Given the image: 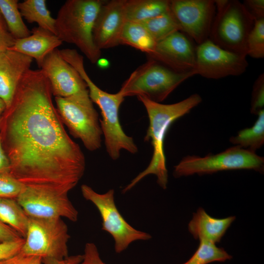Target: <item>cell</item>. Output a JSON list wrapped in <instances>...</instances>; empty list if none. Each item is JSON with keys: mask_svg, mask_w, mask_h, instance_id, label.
<instances>
[{"mask_svg": "<svg viewBox=\"0 0 264 264\" xmlns=\"http://www.w3.org/2000/svg\"><path fill=\"white\" fill-rule=\"evenodd\" d=\"M74 67L86 82L91 100L101 110L102 119L100 124L109 156L112 160L118 159L122 150L132 154L136 153V145L132 137L125 133L119 121V110L125 97L119 91L110 93L97 87L88 75L83 62H77Z\"/></svg>", "mask_w": 264, "mask_h": 264, "instance_id": "obj_4", "label": "cell"}, {"mask_svg": "<svg viewBox=\"0 0 264 264\" xmlns=\"http://www.w3.org/2000/svg\"><path fill=\"white\" fill-rule=\"evenodd\" d=\"M22 238L14 229L0 221V242L16 241Z\"/></svg>", "mask_w": 264, "mask_h": 264, "instance_id": "obj_35", "label": "cell"}, {"mask_svg": "<svg viewBox=\"0 0 264 264\" xmlns=\"http://www.w3.org/2000/svg\"><path fill=\"white\" fill-rule=\"evenodd\" d=\"M170 10L181 31L198 45L209 39L216 7L213 0H171Z\"/></svg>", "mask_w": 264, "mask_h": 264, "instance_id": "obj_12", "label": "cell"}, {"mask_svg": "<svg viewBox=\"0 0 264 264\" xmlns=\"http://www.w3.org/2000/svg\"><path fill=\"white\" fill-rule=\"evenodd\" d=\"M83 197L93 203L98 209L102 220V229L114 239V249L117 253L126 250L134 241L148 240L152 236L148 233L134 228L119 213L114 202V191L110 189L104 194H99L90 186L81 187Z\"/></svg>", "mask_w": 264, "mask_h": 264, "instance_id": "obj_10", "label": "cell"}, {"mask_svg": "<svg viewBox=\"0 0 264 264\" xmlns=\"http://www.w3.org/2000/svg\"><path fill=\"white\" fill-rule=\"evenodd\" d=\"M83 260V255H76L68 256L62 260H57L50 258H43L44 264H80Z\"/></svg>", "mask_w": 264, "mask_h": 264, "instance_id": "obj_37", "label": "cell"}, {"mask_svg": "<svg viewBox=\"0 0 264 264\" xmlns=\"http://www.w3.org/2000/svg\"><path fill=\"white\" fill-rule=\"evenodd\" d=\"M33 59L8 49L0 53V98L8 108L24 74L30 69Z\"/></svg>", "mask_w": 264, "mask_h": 264, "instance_id": "obj_17", "label": "cell"}, {"mask_svg": "<svg viewBox=\"0 0 264 264\" xmlns=\"http://www.w3.org/2000/svg\"><path fill=\"white\" fill-rule=\"evenodd\" d=\"M6 261L7 264H44L41 257L25 255L20 252Z\"/></svg>", "mask_w": 264, "mask_h": 264, "instance_id": "obj_36", "label": "cell"}, {"mask_svg": "<svg viewBox=\"0 0 264 264\" xmlns=\"http://www.w3.org/2000/svg\"><path fill=\"white\" fill-rule=\"evenodd\" d=\"M119 44L131 46L150 55L154 52L156 42L141 23L126 22Z\"/></svg>", "mask_w": 264, "mask_h": 264, "instance_id": "obj_21", "label": "cell"}, {"mask_svg": "<svg viewBox=\"0 0 264 264\" xmlns=\"http://www.w3.org/2000/svg\"><path fill=\"white\" fill-rule=\"evenodd\" d=\"M24 239L0 242V261H6L18 254L24 243Z\"/></svg>", "mask_w": 264, "mask_h": 264, "instance_id": "obj_31", "label": "cell"}, {"mask_svg": "<svg viewBox=\"0 0 264 264\" xmlns=\"http://www.w3.org/2000/svg\"><path fill=\"white\" fill-rule=\"evenodd\" d=\"M247 169L261 173L264 171V158L255 153L235 146L216 154L204 157L187 155L174 167L176 177L194 174H211L219 171Z\"/></svg>", "mask_w": 264, "mask_h": 264, "instance_id": "obj_8", "label": "cell"}, {"mask_svg": "<svg viewBox=\"0 0 264 264\" xmlns=\"http://www.w3.org/2000/svg\"><path fill=\"white\" fill-rule=\"evenodd\" d=\"M235 216L218 219L209 215L202 207L194 213L188 228L194 239L216 244L219 242L228 228L235 220Z\"/></svg>", "mask_w": 264, "mask_h": 264, "instance_id": "obj_19", "label": "cell"}, {"mask_svg": "<svg viewBox=\"0 0 264 264\" xmlns=\"http://www.w3.org/2000/svg\"><path fill=\"white\" fill-rule=\"evenodd\" d=\"M29 217L16 199L0 197V221L18 232L24 239Z\"/></svg>", "mask_w": 264, "mask_h": 264, "instance_id": "obj_23", "label": "cell"}, {"mask_svg": "<svg viewBox=\"0 0 264 264\" xmlns=\"http://www.w3.org/2000/svg\"><path fill=\"white\" fill-rule=\"evenodd\" d=\"M29 36L16 39L10 49L34 59L40 67L45 57L63 42L53 33L40 27L33 28Z\"/></svg>", "mask_w": 264, "mask_h": 264, "instance_id": "obj_18", "label": "cell"}, {"mask_svg": "<svg viewBox=\"0 0 264 264\" xmlns=\"http://www.w3.org/2000/svg\"><path fill=\"white\" fill-rule=\"evenodd\" d=\"M40 68L48 79L55 97H67L88 91L80 74L64 59L57 48L45 57Z\"/></svg>", "mask_w": 264, "mask_h": 264, "instance_id": "obj_15", "label": "cell"}, {"mask_svg": "<svg viewBox=\"0 0 264 264\" xmlns=\"http://www.w3.org/2000/svg\"><path fill=\"white\" fill-rule=\"evenodd\" d=\"M25 186L10 173H0V197L16 199Z\"/></svg>", "mask_w": 264, "mask_h": 264, "instance_id": "obj_29", "label": "cell"}, {"mask_svg": "<svg viewBox=\"0 0 264 264\" xmlns=\"http://www.w3.org/2000/svg\"><path fill=\"white\" fill-rule=\"evenodd\" d=\"M215 2L216 12L209 39L222 49L246 56L247 41L255 20L239 0Z\"/></svg>", "mask_w": 264, "mask_h": 264, "instance_id": "obj_5", "label": "cell"}, {"mask_svg": "<svg viewBox=\"0 0 264 264\" xmlns=\"http://www.w3.org/2000/svg\"><path fill=\"white\" fill-rule=\"evenodd\" d=\"M141 24L156 43L176 31H181L180 27L170 9Z\"/></svg>", "mask_w": 264, "mask_h": 264, "instance_id": "obj_26", "label": "cell"}, {"mask_svg": "<svg viewBox=\"0 0 264 264\" xmlns=\"http://www.w3.org/2000/svg\"><path fill=\"white\" fill-rule=\"evenodd\" d=\"M18 7L22 17L28 22H36L38 27L56 35L55 19L47 8L46 0H25L19 2Z\"/></svg>", "mask_w": 264, "mask_h": 264, "instance_id": "obj_22", "label": "cell"}, {"mask_svg": "<svg viewBox=\"0 0 264 264\" xmlns=\"http://www.w3.org/2000/svg\"><path fill=\"white\" fill-rule=\"evenodd\" d=\"M80 264H106L101 259L96 245L87 242L85 246L83 260Z\"/></svg>", "mask_w": 264, "mask_h": 264, "instance_id": "obj_33", "label": "cell"}, {"mask_svg": "<svg viewBox=\"0 0 264 264\" xmlns=\"http://www.w3.org/2000/svg\"><path fill=\"white\" fill-rule=\"evenodd\" d=\"M17 0H0V11L8 29L16 39H22L31 32L24 23Z\"/></svg>", "mask_w": 264, "mask_h": 264, "instance_id": "obj_25", "label": "cell"}, {"mask_svg": "<svg viewBox=\"0 0 264 264\" xmlns=\"http://www.w3.org/2000/svg\"><path fill=\"white\" fill-rule=\"evenodd\" d=\"M0 264H7L6 261H0Z\"/></svg>", "mask_w": 264, "mask_h": 264, "instance_id": "obj_40", "label": "cell"}, {"mask_svg": "<svg viewBox=\"0 0 264 264\" xmlns=\"http://www.w3.org/2000/svg\"><path fill=\"white\" fill-rule=\"evenodd\" d=\"M264 74H261L254 82L252 93L250 112L258 115L264 110Z\"/></svg>", "mask_w": 264, "mask_h": 264, "instance_id": "obj_30", "label": "cell"}, {"mask_svg": "<svg viewBox=\"0 0 264 264\" xmlns=\"http://www.w3.org/2000/svg\"><path fill=\"white\" fill-rule=\"evenodd\" d=\"M126 0L105 1L97 15L93 28V39L99 49L118 45L125 22Z\"/></svg>", "mask_w": 264, "mask_h": 264, "instance_id": "obj_16", "label": "cell"}, {"mask_svg": "<svg viewBox=\"0 0 264 264\" xmlns=\"http://www.w3.org/2000/svg\"><path fill=\"white\" fill-rule=\"evenodd\" d=\"M29 217L78 220V212L67 194L55 190L25 186L16 198Z\"/></svg>", "mask_w": 264, "mask_h": 264, "instance_id": "obj_11", "label": "cell"}, {"mask_svg": "<svg viewBox=\"0 0 264 264\" xmlns=\"http://www.w3.org/2000/svg\"><path fill=\"white\" fill-rule=\"evenodd\" d=\"M248 66L246 56L222 49L209 39L196 47V75L214 79L238 76Z\"/></svg>", "mask_w": 264, "mask_h": 264, "instance_id": "obj_13", "label": "cell"}, {"mask_svg": "<svg viewBox=\"0 0 264 264\" xmlns=\"http://www.w3.org/2000/svg\"><path fill=\"white\" fill-rule=\"evenodd\" d=\"M6 109V106L4 101L0 98V116L2 115Z\"/></svg>", "mask_w": 264, "mask_h": 264, "instance_id": "obj_39", "label": "cell"}, {"mask_svg": "<svg viewBox=\"0 0 264 264\" xmlns=\"http://www.w3.org/2000/svg\"><path fill=\"white\" fill-rule=\"evenodd\" d=\"M137 97L145 108L148 114L149 125L144 140L151 141L153 153L149 165L123 189L124 194L149 175L156 176L157 183L161 188H167L168 176L164 149L166 134L174 122L189 113L202 101L201 96L197 93L171 104L155 102L144 96Z\"/></svg>", "mask_w": 264, "mask_h": 264, "instance_id": "obj_2", "label": "cell"}, {"mask_svg": "<svg viewBox=\"0 0 264 264\" xmlns=\"http://www.w3.org/2000/svg\"><path fill=\"white\" fill-rule=\"evenodd\" d=\"M52 96L43 70L29 69L2 114L0 133L13 176L26 186L68 194L84 175L86 160Z\"/></svg>", "mask_w": 264, "mask_h": 264, "instance_id": "obj_1", "label": "cell"}, {"mask_svg": "<svg viewBox=\"0 0 264 264\" xmlns=\"http://www.w3.org/2000/svg\"><path fill=\"white\" fill-rule=\"evenodd\" d=\"M232 257L223 248L206 241H199L198 249L193 256L182 264H208L215 262H223Z\"/></svg>", "mask_w": 264, "mask_h": 264, "instance_id": "obj_27", "label": "cell"}, {"mask_svg": "<svg viewBox=\"0 0 264 264\" xmlns=\"http://www.w3.org/2000/svg\"><path fill=\"white\" fill-rule=\"evenodd\" d=\"M55 101L62 121L70 133L80 139L87 150L99 149L103 134L98 113L88 91L67 97H55Z\"/></svg>", "mask_w": 264, "mask_h": 264, "instance_id": "obj_7", "label": "cell"}, {"mask_svg": "<svg viewBox=\"0 0 264 264\" xmlns=\"http://www.w3.org/2000/svg\"><path fill=\"white\" fill-rule=\"evenodd\" d=\"M10 163L2 144L1 136L0 133V173H10Z\"/></svg>", "mask_w": 264, "mask_h": 264, "instance_id": "obj_38", "label": "cell"}, {"mask_svg": "<svg viewBox=\"0 0 264 264\" xmlns=\"http://www.w3.org/2000/svg\"><path fill=\"white\" fill-rule=\"evenodd\" d=\"M242 3L255 21L264 18V0H245Z\"/></svg>", "mask_w": 264, "mask_h": 264, "instance_id": "obj_34", "label": "cell"}, {"mask_svg": "<svg viewBox=\"0 0 264 264\" xmlns=\"http://www.w3.org/2000/svg\"><path fill=\"white\" fill-rule=\"evenodd\" d=\"M104 1L67 0L55 19L56 36L62 42L75 45L92 64L96 63L101 55L93 41V28Z\"/></svg>", "mask_w": 264, "mask_h": 264, "instance_id": "obj_3", "label": "cell"}, {"mask_svg": "<svg viewBox=\"0 0 264 264\" xmlns=\"http://www.w3.org/2000/svg\"><path fill=\"white\" fill-rule=\"evenodd\" d=\"M169 0H126L127 22L141 23L170 10Z\"/></svg>", "mask_w": 264, "mask_h": 264, "instance_id": "obj_20", "label": "cell"}, {"mask_svg": "<svg viewBox=\"0 0 264 264\" xmlns=\"http://www.w3.org/2000/svg\"><path fill=\"white\" fill-rule=\"evenodd\" d=\"M68 228L61 218L29 217L20 253L28 256L62 260L68 257Z\"/></svg>", "mask_w": 264, "mask_h": 264, "instance_id": "obj_9", "label": "cell"}, {"mask_svg": "<svg viewBox=\"0 0 264 264\" xmlns=\"http://www.w3.org/2000/svg\"><path fill=\"white\" fill-rule=\"evenodd\" d=\"M230 142L235 146L254 152L264 143V110L258 114V118L250 128L241 130Z\"/></svg>", "mask_w": 264, "mask_h": 264, "instance_id": "obj_24", "label": "cell"}, {"mask_svg": "<svg viewBox=\"0 0 264 264\" xmlns=\"http://www.w3.org/2000/svg\"><path fill=\"white\" fill-rule=\"evenodd\" d=\"M247 55L256 59L264 57V18L255 21L247 41Z\"/></svg>", "mask_w": 264, "mask_h": 264, "instance_id": "obj_28", "label": "cell"}, {"mask_svg": "<svg viewBox=\"0 0 264 264\" xmlns=\"http://www.w3.org/2000/svg\"><path fill=\"white\" fill-rule=\"evenodd\" d=\"M16 40L10 32L0 11V53L12 47Z\"/></svg>", "mask_w": 264, "mask_h": 264, "instance_id": "obj_32", "label": "cell"}, {"mask_svg": "<svg viewBox=\"0 0 264 264\" xmlns=\"http://www.w3.org/2000/svg\"><path fill=\"white\" fill-rule=\"evenodd\" d=\"M191 39L183 32L176 31L157 42L148 57L176 72L196 73L197 46Z\"/></svg>", "mask_w": 264, "mask_h": 264, "instance_id": "obj_14", "label": "cell"}, {"mask_svg": "<svg viewBox=\"0 0 264 264\" xmlns=\"http://www.w3.org/2000/svg\"><path fill=\"white\" fill-rule=\"evenodd\" d=\"M195 75V72H176L148 58L145 63L131 73L119 91L124 97L141 96L160 103L182 82Z\"/></svg>", "mask_w": 264, "mask_h": 264, "instance_id": "obj_6", "label": "cell"}, {"mask_svg": "<svg viewBox=\"0 0 264 264\" xmlns=\"http://www.w3.org/2000/svg\"><path fill=\"white\" fill-rule=\"evenodd\" d=\"M2 119V115H1L0 116V127Z\"/></svg>", "mask_w": 264, "mask_h": 264, "instance_id": "obj_41", "label": "cell"}]
</instances>
